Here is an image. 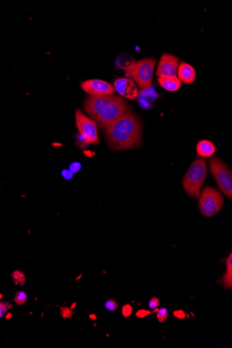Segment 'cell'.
Listing matches in <instances>:
<instances>
[{
	"mask_svg": "<svg viewBox=\"0 0 232 348\" xmlns=\"http://www.w3.org/2000/svg\"><path fill=\"white\" fill-rule=\"evenodd\" d=\"M76 125L81 137L88 144H98V125L91 118L85 116L79 109L75 112Z\"/></svg>",
	"mask_w": 232,
	"mask_h": 348,
	"instance_id": "52a82bcc",
	"label": "cell"
},
{
	"mask_svg": "<svg viewBox=\"0 0 232 348\" xmlns=\"http://www.w3.org/2000/svg\"><path fill=\"white\" fill-rule=\"evenodd\" d=\"M131 307L129 305H126L124 307L123 309H122V313H123L124 316L127 317L131 315Z\"/></svg>",
	"mask_w": 232,
	"mask_h": 348,
	"instance_id": "7402d4cb",
	"label": "cell"
},
{
	"mask_svg": "<svg viewBox=\"0 0 232 348\" xmlns=\"http://www.w3.org/2000/svg\"><path fill=\"white\" fill-rule=\"evenodd\" d=\"M179 58L172 54H163L158 63L156 75L158 78L177 77Z\"/></svg>",
	"mask_w": 232,
	"mask_h": 348,
	"instance_id": "9c48e42d",
	"label": "cell"
},
{
	"mask_svg": "<svg viewBox=\"0 0 232 348\" xmlns=\"http://www.w3.org/2000/svg\"><path fill=\"white\" fill-rule=\"evenodd\" d=\"M11 305L8 302H0V318H3L11 309Z\"/></svg>",
	"mask_w": 232,
	"mask_h": 348,
	"instance_id": "e0dca14e",
	"label": "cell"
},
{
	"mask_svg": "<svg viewBox=\"0 0 232 348\" xmlns=\"http://www.w3.org/2000/svg\"><path fill=\"white\" fill-rule=\"evenodd\" d=\"M27 300V296L26 293L23 291H18L15 293L14 298L15 303L18 305H23L26 303Z\"/></svg>",
	"mask_w": 232,
	"mask_h": 348,
	"instance_id": "2e32d148",
	"label": "cell"
},
{
	"mask_svg": "<svg viewBox=\"0 0 232 348\" xmlns=\"http://www.w3.org/2000/svg\"><path fill=\"white\" fill-rule=\"evenodd\" d=\"M12 279L16 284H24L25 281V274L20 271H15L12 274Z\"/></svg>",
	"mask_w": 232,
	"mask_h": 348,
	"instance_id": "9a60e30c",
	"label": "cell"
},
{
	"mask_svg": "<svg viewBox=\"0 0 232 348\" xmlns=\"http://www.w3.org/2000/svg\"><path fill=\"white\" fill-rule=\"evenodd\" d=\"M113 86L121 96L129 100H134L139 95L136 83L129 78H118L114 81Z\"/></svg>",
	"mask_w": 232,
	"mask_h": 348,
	"instance_id": "30bf717a",
	"label": "cell"
},
{
	"mask_svg": "<svg viewBox=\"0 0 232 348\" xmlns=\"http://www.w3.org/2000/svg\"><path fill=\"white\" fill-rule=\"evenodd\" d=\"M207 168L205 160L202 157L194 160L183 179V187L192 197L198 198L200 191L205 182Z\"/></svg>",
	"mask_w": 232,
	"mask_h": 348,
	"instance_id": "277c9868",
	"label": "cell"
},
{
	"mask_svg": "<svg viewBox=\"0 0 232 348\" xmlns=\"http://www.w3.org/2000/svg\"><path fill=\"white\" fill-rule=\"evenodd\" d=\"M197 153L202 158L211 157L216 153V147L214 143L208 140H202L197 145Z\"/></svg>",
	"mask_w": 232,
	"mask_h": 348,
	"instance_id": "7c38bea8",
	"label": "cell"
},
{
	"mask_svg": "<svg viewBox=\"0 0 232 348\" xmlns=\"http://www.w3.org/2000/svg\"><path fill=\"white\" fill-rule=\"evenodd\" d=\"M156 316L158 321L163 322L168 318V311L166 309L162 308L161 309L156 310Z\"/></svg>",
	"mask_w": 232,
	"mask_h": 348,
	"instance_id": "ac0fdd59",
	"label": "cell"
},
{
	"mask_svg": "<svg viewBox=\"0 0 232 348\" xmlns=\"http://www.w3.org/2000/svg\"><path fill=\"white\" fill-rule=\"evenodd\" d=\"M81 168V164L79 163H73L70 167L71 169V171L72 172H77L79 171V169Z\"/></svg>",
	"mask_w": 232,
	"mask_h": 348,
	"instance_id": "44dd1931",
	"label": "cell"
},
{
	"mask_svg": "<svg viewBox=\"0 0 232 348\" xmlns=\"http://www.w3.org/2000/svg\"><path fill=\"white\" fill-rule=\"evenodd\" d=\"M209 167L211 174L216 180L218 187L227 197L232 198V170L222 161L215 156L209 159Z\"/></svg>",
	"mask_w": 232,
	"mask_h": 348,
	"instance_id": "5b68a950",
	"label": "cell"
},
{
	"mask_svg": "<svg viewBox=\"0 0 232 348\" xmlns=\"http://www.w3.org/2000/svg\"><path fill=\"white\" fill-rule=\"evenodd\" d=\"M179 79L187 84H191L195 81L196 73L195 69L191 65L182 62L177 68Z\"/></svg>",
	"mask_w": 232,
	"mask_h": 348,
	"instance_id": "8fae6325",
	"label": "cell"
},
{
	"mask_svg": "<svg viewBox=\"0 0 232 348\" xmlns=\"http://www.w3.org/2000/svg\"><path fill=\"white\" fill-rule=\"evenodd\" d=\"M160 305V301L159 299L157 298H152L151 300H150V303H149V307L151 309H155L157 308L158 306H159Z\"/></svg>",
	"mask_w": 232,
	"mask_h": 348,
	"instance_id": "ffe728a7",
	"label": "cell"
},
{
	"mask_svg": "<svg viewBox=\"0 0 232 348\" xmlns=\"http://www.w3.org/2000/svg\"><path fill=\"white\" fill-rule=\"evenodd\" d=\"M105 307L109 311H116L118 308V305L115 300L111 299L107 300V303H105Z\"/></svg>",
	"mask_w": 232,
	"mask_h": 348,
	"instance_id": "d6986e66",
	"label": "cell"
},
{
	"mask_svg": "<svg viewBox=\"0 0 232 348\" xmlns=\"http://www.w3.org/2000/svg\"><path fill=\"white\" fill-rule=\"evenodd\" d=\"M227 271L222 281L227 288L232 287V254H230L226 261Z\"/></svg>",
	"mask_w": 232,
	"mask_h": 348,
	"instance_id": "5bb4252c",
	"label": "cell"
},
{
	"mask_svg": "<svg viewBox=\"0 0 232 348\" xmlns=\"http://www.w3.org/2000/svg\"><path fill=\"white\" fill-rule=\"evenodd\" d=\"M158 82L162 88L170 92L177 91L182 86V81L178 77L169 78H158Z\"/></svg>",
	"mask_w": 232,
	"mask_h": 348,
	"instance_id": "4fadbf2b",
	"label": "cell"
},
{
	"mask_svg": "<svg viewBox=\"0 0 232 348\" xmlns=\"http://www.w3.org/2000/svg\"><path fill=\"white\" fill-rule=\"evenodd\" d=\"M84 110L97 125L106 129L129 112V107L120 97L109 95L88 98L85 102Z\"/></svg>",
	"mask_w": 232,
	"mask_h": 348,
	"instance_id": "7a4b0ae2",
	"label": "cell"
},
{
	"mask_svg": "<svg viewBox=\"0 0 232 348\" xmlns=\"http://www.w3.org/2000/svg\"><path fill=\"white\" fill-rule=\"evenodd\" d=\"M156 62L153 58H146L139 61H131L122 69L127 78L137 83L141 90H146L150 88L153 82Z\"/></svg>",
	"mask_w": 232,
	"mask_h": 348,
	"instance_id": "3957f363",
	"label": "cell"
},
{
	"mask_svg": "<svg viewBox=\"0 0 232 348\" xmlns=\"http://www.w3.org/2000/svg\"><path fill=\"white\" fill-rule=\"evenodd\" d=\"M105 130L109 146L112 149L130 150L141 146L142 125L137 116L129 111Z\"/></svg>",
	"mask_w": 232,
	"mask_h": 348,
	"instance_id": "6da1fadb",
	"label": "cell"
},
{
	"mask_svg": "<svg viewBox=\"0 0 232 348\" xmlns=\"http://www.w3.org/2000/svg\"><path fill=\"white\" fill-rule=\"evenodd\" d=\"M83 91L92 96H104L115 93V88L112 84L102 79H89L81 84Z\"/></svg>",
	"mask_w": 232,
	"mask_h": 348,
	"instance_id": "ba28073f",
	"label": "cell"
},
{
	"mask_svg": "<svg viewBox=\"0 0 232 348\" xmlns=\"http://www.w3.org/2000/svg\"><path fill=\"white\" fill-rule=\"evenodd\" d=\"M199 208L206 217L218 214L224 204V199L214 188L206 187L199 196Z\"/></svg>",
	"mask_w": 232,
	"mask_h": 348,
	"instance_id": "8992f818",
	"label": "cell"
}]
</instances>
